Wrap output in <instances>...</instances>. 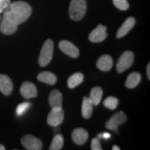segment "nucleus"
Segmentation results:
<instances>
[{
  "mask_svg": "<svg viewBox=\"0 0 150 150\" xmlns=\"http://www.w3.org/2000/svg\"><path fill=\"white\" fill-rule=\"evenodd\" d=\"M2 13L0 31L4 34L10 35L16 33L18 25L29 18L32 8L26 2L17 1L11 3Z\"/></svg>",
  "mask_w": 150,
  "mask_h": 150,
  "instance_id": "f257e3e1",
  "label": "nucleus"
},
{
  "mask_svg": "<svg viewBox=\"0 0 150 150\" xmlns=\"http://www.w3.org/2000/svg\"><path fill=\"white\" fill-rule=\"evenodd\" d=\"M87 3L85 0H71L69 16L74 21L81 20L86 13Z\"/></svg>",
  "mask_w": 150,
  "mask_h": 150,
  "instance_id": "f03ea898",
  "label": "nucleus"
},
{
  "mask_svg": "<svg viewBox=\"0 0 150 150\" xmlns=\"http://www.w3.org/2000/svg\"><path fill=\"white\" fill-rule=\"evenodd\" d=\"M54 42L51 39H47L43 43L38 57V64L41 67H45L51 62L54 54Z\"/></svg>",
  "mask_w": 150,
  "mask_h": 150,
  "instance_id": "7ed1b4c3",
  "label": "nucleus"
},
{
  "mask_svg": "<svg viewBox=\"0 0 150 150\" xmlns=\"http://www.w3.org/2000/svg\"><path fill=\"white\" fill-rule=\"evenodd\" d=\"M134 60V53L132 51H125L122 55L119 57L117 63L116 69L118 73L121 74L125 70L129 69V68L133 65Z\"/></svg>",
  "mask_w": 150,
  "mask_h": 150,
  "instance_id": "20e7f679",
  "label": "nucleus"
},
{
  "mask_svg": "<svg viewBox=\"0 0 150 150\" xmlns=\"http://www.w3.org/2000/svg\"><path fill=\"white\" fill-rule=\"evenodd\" d=\"M64 118V112L62 107L52 108V110L48 113L47 123L49 126L57 127L63 123Z\"/></svg>",
  "mask_w": 150,
  "mask_h": 150,
  "instance_id": "39448f33",
  "label": "nucleus"
},
{
  "mask_svg": "<svg viewBox=\"0 0 150 150\" xmlns=\"http://www.w3.org/2000/svg\"><path fill=\"white\" fill-rule=\"evenodd\" d=\"M126 121H127L126 114L123 111H120V112L114 113L112 117L108 120L107 123H105V126L108 129L118 133V126L124 123Z\"/></svg>",
  "mask_w": 150,
  "mask_h": 150,
  "instance_id": "423d86ee",
  "label": "nucleus"
},
{
  "mask_svg": "<svg viewBox=\"0 0 150 150\" xmlns=\"http://www.w3.org/2000/svg\"><path fill=\"white\" fill-rule=\"evenodd\" d=\"M22 145L28 150H40L43 148L42 141L33 135H25L22 138Z\"/></svg>",
  "mask_w": 150,
  "mask_h": 150,
  "instance_id": "0eeeda50",
  "label": "nucleus"
},
{
  "mask_svg": "<svg viewBox=\"0 0 150 150\" xmlns=\"http://www.w3.org/2000/svg\"><path fill=\"white\" fill-rule=\"evenodd\" d=\"M107 38V28L102 24L98 25L89 34L88 39L92 43H100Z\"/></svg>",
  "mask_w": 150,
  "mask_h": 150,
  "instance_id": "6e6552de",
  "label": "nucleus"
},
{
  "mask_svg": "<svg viewBox=\"0 0 150 150\" xmlns=\"http://www.w3.org/2000/svg\"><path fill=\"white\" fill-rule=\"evenodd\" d=\"M59 46L60 50L64 54H67L68 56H69L71 58L76 59L79 55V51L78 48L75 46L74 43H72L69 41L62 40V41H60Z\"/></svg>",
  "mask_w": 150,
  "mask_h": 150,
  "instance_id": "1a4fd4ad",
  "label": "nucleus"
},
{
  "mask_svg": "<svg viewBox=\"0 0 150 150\" xmlns=\"http://www.w3.org/2000/svg\"><path fill=\"white\" fill-rule=\"evenodd\" d=\"M20 93L25 99L36 98L38 96L37 88L31 82H24L20 88Z\"/></svg>",
  "mask_w": 150,
  "mask_h": 150,
  "instance_id": "9d476101",
  "label": "nucleus"
},
{
  "mask_svg": "<svg viewBox=\"0 0 150 150\" xmlns=\"http://www.w3.org/2000/svg\"><path fill=\"white\" fill-rule=\"evenodd\" d=\"M13 89V84L11 79L5 74H0V91L6 96L10 95Z\"/></svg>",
  "mask_w": 150,
  "mask_h": 150,
  "instance_id": "9b49d317",
  "label": "nucleus"
},
{
  "mask_svg": "<svg viewBox=\"0 0 150 150\" xmlns=\"http://www.w3.org/2000/svg\"><path fill=\"white\" fill-rule=\"evenodd\" d=\"M88 138V133L84 129L78 128L72 133V139L77 145H83L86 143Z\"/></svg>",
  "mask_w": 150,
  "mask_h": 150,
  "instance_id": "f8f14e48",
  "label": "nucleus"
},
{
  "mask_svg": "<svg viewBox=\"0 0 150 150\" xmlns=\"http://www.w3.org/2000/svg\"><path fill=\"white\" fill-rule=\"evenodd\" d=\"M135 18H133V17H130V18H128L124 23H123V25L121 27L118 28V32H117V34H116V37L118 38H120L124 37L125 35H127L129 32L134 27L135 25Z\"/></svg>",
  "mask_w": 150,
  "mask_h": 150,
  "instance_id": "ddd939ff",
  "label": "nucleus"
},
{
  "mask_svg": "<svg viewBox=\"0 0 150 150\" xmlns=\"http://www.w3.org/2000/svg\"><path fill=\"white\" fill-rule=\"evenodd\" d=\"M113 61L109 55H103L97 61V67L103 72H108L112 69Z\"/></svg>",
  "mask_w": 150,
  "mask_h": 150,
  "instance_id": "4468645a",
  "label": "nucleus"
},
{
  "mask_svg": "<svg viewBox=\"0 0 150 150\" xmlns=\"http://www.w3.org/2000/svg\"><path fill=\"white\" fill-rule=\"evenodd\" d=\"M48 103L51 108L62 107L63 103V97L61 92L58 89H54L51 91L49 97H48Z\"/></svg>",
  "mask_w": 150,
  "mask_h": 150,
  "instance_id": "2eb2a0df",
  "label": "nucleus"
},
{
  "mask_svg": "<svg viewBox=\"0 0 150 150\" xmlns=\"http://www.w3.org/2000/svg\"><path fill=\"white\" fill-rule=\"evenodd\" d=\"M38 80L47 83L48 85H54L57 82V77L56 75L51 73V72H42L38 74L37 77Z\"/></svg>",
  "mask_w": 150,
  "mask_h": 150,
  "instance_id": "dca6fc26",
  "label": "nucleus"
},
{
  "mask_svg": "<svg viewBox=\"0 0 150 150\" xmlns=\"http://www.w3.org/2000/svg\"><path fill=\"white\" fill-rule=\"evenodd\" d=\"M93 107V104L89 99V98L84 97L83 98V103H82V115L83 118L88 119L91 117Z\"/></svg>",
  "mask_w": 150,
  "mask_h": 150,
  "instance_id": "f3484780",
  "label": "nucleus"
},
{
  "mask_svg": "<svg viewBox=\"0 0 150 150\" xmlns=\"http://www.w3.org/2000/svg\"><path fill=\"white\" fill-rule=\"evenodd\" d=\"M141 81V75L138 72L131 73L128 76L127 79L125 81V86L128 88H134L139 85Z\"/></svg>",
  "mask_w": 150,
  "mask_h": 150,
  "instance_id": "a211bd4d",
  "label": "nucleus"
},
{
  "mask_svg": "<svg viewBox=\"0 0 150 150\" xmlns=\"http://www.w3.org/2000/svg\"><path fill=\"white\" fill-rule=\"evenodd\" d=\"M103 90L100 87H94L91 89L90 95H89V99L91 100L94 106H97L99 104V103L102 99Z\"/></svg>",
  "mask_w": 150,
  "mask_h": 150,
  "instance_id": "6ab92c4d",
  "label": "nucleus"
},
{
  "mask_svg": "<svg viewBox=\"0 0 150 150\" xmlns=\"http://www.w3.org/2000/svg\"><path fill=\"white\" fill-rule=\"evenodd\" d=\"M83 79H84V76L82 73H75L69 78L68 86L69 88H74L75 87L82 83Z\"/></svg>",
  "mask_w": 150,
  "mask_h": 150,
  "instance_id": "aec40b11",
  "label": "nucleus"
},
{
  "mask_svg": "<svg viewBox=\"0 0 150 150\" xmlns=\"http://www.w3.org/2000/svg\"><path fill=\"white\" fill-rule=\"evenodd\" d=\"M64 146V137L61 134H57L53 139L49 150H60Z\"/></svg>",
  "mask_w": 150,
  "mask_h": 150,
  "instance_id": "412c9836",
  "label": "nucleus"
},
{
  "mask_svg": "<svg viewBox=\"0 0 150 150\" xmlns=\"http://www.w3.org/2000/svg\"><path fill=\"white\" fill-rule=\"evenodd\" d=\"M103 105L106 108H108L111 109V110H114L116 108L118 107V99L117 98H115V97H108L107 98L104 100V102H103Z\"/></svg>",
  "mask_w": 150,
  "mask_h": 150,
  "instance_id": "4be33fe9",
  "label": "nucleus"
},
{
  "mask_svg": "<svg viewBox=\"0 0 150 150\" xmlns=\"http://www.w3.org/2000/svg\"><path fill=\"white\" fill-rule=\"evenodd\" d=\"M31 107V103L28 102L22 103L18 105L16 108V113L18 116H22L28 110V108Z\"/></svg>",
  "mask_w": 150,
  "mask_h": 150,
  "instance_id": "5701e85b",
  "label": "nucleus"
},
{
  "mask_svg": "<svg viewBox=\"0 0 150 150\" xmlns=\"http://www.w3.org/2000/svg\"><path fill=\"white\" fill-rule=\"evenodd\" d=\"M112 3L114 6L119 10L125 11L129 9V4L128 3V0H112Z\"/></svg>",
  "mask_w": 150,
  "mask_h": 150,
  "instance_id": "b1692460",
  "label": "nucleus"
},
{
  "mask_svg": "<svg viewBox=\"0 0 150 150\" xmlns=\"http://www.w3.org/2000/svg\"><path fill=\"white\" fill-rule=\"evenodd\" d=\"M91 149L92 150H102V147L100 144V142L98 138L93 139L91 142Z\"/></svg>",
  "mask_w": 150,
  "mask_h": 150,
  "instance_id": "393cba45",
  "label": "nucleus"
},
{
  "mask_svg": "<svg viewBox=\"0 0 150 150\" xmlns=\"http://www.w3.org/2000/svg\"><path fill=\"white\" fill-rule=\"evenodd\" d=\"M10 4V0H0V13H2Z\"/></svg>",
  "mask_w": 150,
  "mask_h": 150,
  "instance_id": "a878e982",
  "label": "nucleus"
},
{
  "mask_svg": "<svg viewBox=\"0 0 150 150\" xmlns=\"http://www.w3.org/2000/svg\"><path fill=\"white\" fill-rule=\"evenodd\" d=\"M111 135L108 134V133H103L102 134V139H110Z\"/></svg>",
  "mask_w": 150,
  "mask_h": 150,
  "instance_id": "bb28decb",
  "label": "nucleus"
},
{
  "mask_svg": "<svg viewBox=\"0 0 150 150\" xmlns=\"http://www.w3.org/2000/svg\"><path fill=\"white\" fill-rule=\"evenodd\" d=\"M146 73H147L148 79H150V64H148V65H147V70H146Z\"/></svg>",
  "mask_w": 150,
  "mask_h": 150,
  "instance_id": "cd10ccee",
  "label": "nucleus"
},
{
  "mask_svg": "<svg viewBox=\"0 0 150 150\" xmlns=\"http://www.w3.org/2000/svg\"><path fill=\"white\" fill-rule=\"evenodd\" d=\"M119 149H120V148L118 147L117 145H114V146L112 147V150H119Z\"/></svg>",
  "mask_w": 150,
  "mask_h": 150,
  "instance_id": "c85d7f7f",
  "label": "nucleus"
},
{
  "mask_svg": "<svg viewBox=\"0 0 150 150\" xmlns=\"http://www.w3.org/2000/svg\"><path fill=\"white\" fill-rule=\"evenodd\" d=\"M5 149V147L4 146V145L0 144V150H4Z\"/></svg>",
  "mask_w": 150,
  "mask_h": 150,
  "instance_id": "c756f323",
  "label": "nucleus"
},
{
  "mask_svg": "<svg viewBox=\"0 0 150 150\" xmlns=\"http://www.w3.org/2000/svg\"><path fill=\"white\" fill-rule=\"evenodd\" d=\"M0 20H1V16H0Z\"/></svg>",
  "mask_w": 150,
  "mask_h": 150,
  "instance_id": "7c9ffc66",
  "label": "nucleus"
}]
</instances>
